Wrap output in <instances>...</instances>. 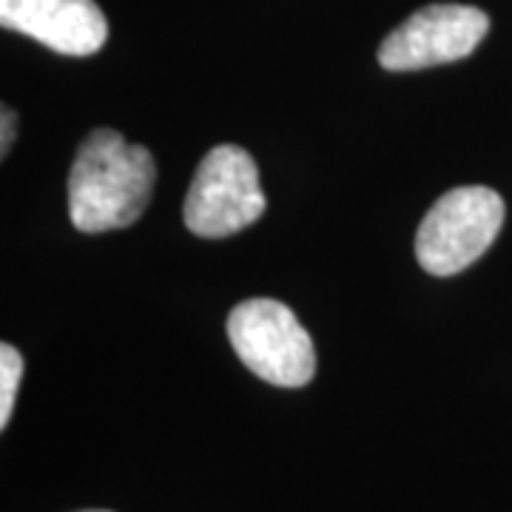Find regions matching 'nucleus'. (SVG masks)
<instances>
[{
    "label": "nucleus",
    "instance_id": "3",
    "mask_svg": "<svg viewBox=\"0 0 512 512\" xmlns=\"http://www.w3.org/2000/svg\"><path fill=\"white\" fill-rule=\"evenodd\" d=\"M228 339L239 362L262 382L302 387L316 373V353L296 313L276 299L239 302L228 316Z\"/></svg>",
    "mask_w": 512,
    "mask_h": 512
},
{
    "label": "nucleus",
    "instance_id": "4",
    "mask_svg": "<svg viewBox=\"0 0 512 512\" xmlns=\"http://www.w3.org/2000/svg\"><path fill=\"white\" fill-rule=\"evenodd\" d=\"M254 157L239 146H217L202 157L185 197V225L202 239L239 234L265 214Z\"/></svg>",
    "mask_w": 512,
    "mask_h": 512
},
{
    "label": "nucleus",
    "instance_id": "1",
    "mask_svg": "<svg viewBox=\"0 0 512 512\" xmlns=\"http://www.w3.org/2000/svg\"><path fill=\"white\" fill-rule=\"evenodd\" d=\"M154 157L111 128L92 131L69 174V214L83 234H106L143 217L154 188Z\"/></svg>",
    "mask_w": 512,
    "mask_h": 512
},
{
    "label": "nucleus",
    "instance_id": "8",
    "mask_svg": "<svg viewBox=\"0 0 512 512\" xmlns=\"http://www.w3.org/2000/svg\"><path fill=\"white\" fill-rule=\"evenodd\" d=\"M15 123H18V117H15V111H9L3 106V140H0V154H6L9 146H12V140H15Z\"/></svg>",
    "mask_w": 512,
    "mask_h": 512
},
{
    "label": "nucleus",
    "instance_id": "6",
    "mask_svg": "<svg viewBox=\"0 0 512 512\" xmlns=\"http://www.w3.org/2000/svg\"><path fill=\"white\" fill-rule=\"evenodd\" d=\"M0 23L57 55L89 57L109 40V23L94 0H0Z\"/></svg>",
    "mask_w": 512,
    "mask_h": 512
},
{
    "label": "nucleus",
    "instance_id": "5",
    "mask_svg": "<svg viewBox=\"0 0 512 512\" xmlns=\"http://www.w3.org/2000/svg\"><path fill=\"white\" fill-rule=\"evenodd\" d=\"M490 32V18L476 6L433 3L413 12L384 37L379 63L387 72H416L441 63H456L476 52Z\"/></svg>",
    "mask_w": 512,
    "mask_h": 512
},
{
    "label": "nucleus",
    "instance_id": "2",
    "mask_svg": "<svg viewBox=\"0 0 512 512\" xmlns=\"http://www.w3.org/2000/svg\"><path fill=\"white\" fill-rule=\"evenodd\" d=\"M504 200L493 188H453L427 211L416 234V256L433 276H453L470 268L498 237Z\"/></svg>",
    "mask_w": 512,
    "mask_h": 512
},
{
    "label": "nucleus",
    "instance_id": "9",
    "mask_svg": "<svg viewBox=\"0 0 512 512\" xmlns=\"http://www.w3.org/2000/svg\"><path fill=\"white\" fill-rule=\"evenodd\" d=\"M83 512H109V510H83Z\"/></svg>",
    "mask_w": 512,
    "mask_h": 512
},
{
    "label": "nucleus",
    "instance_id": "7",
    "mask_svg": "<svg viewBox=\"0 0 512 512\" xmlns=\"http://www.w3.org/2000/svg\"><path fill=\"white\" fill-rule=\"evenodd\" d=\"M20 376H23V359L18 348L0 345V427H6L12 419Z\"/></svg>",
    "mask_w": 512,
    "mask_h": 512
}]
</instances>
